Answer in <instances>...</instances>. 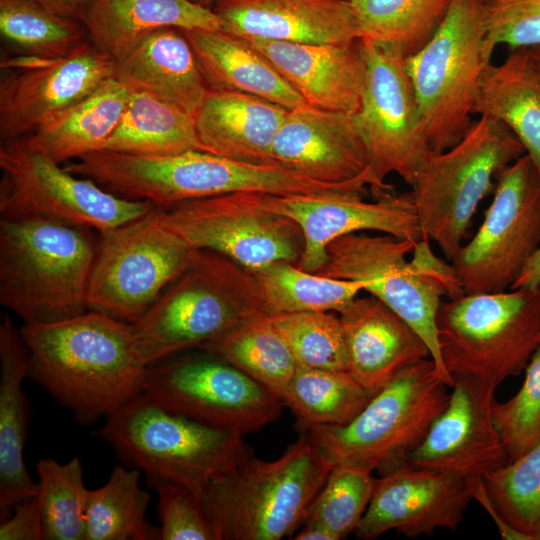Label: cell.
<instances>
[{"mask_svg": "<svg viewBox=\"0 0 540 540\" xmlns=\"http://www.w3.org/2000/svg\"><path fill=\"white\" fill-rule=\"evenodd\" d=\"M92 229L42 218L0 220V302L24 324L89 310Z\"/></svg>", "mask_w": 540, "mask_h": 540, "instance_id": "3957f363", "label": "cell"}, {"mask_svg": "<svg viewBox=\"0 0 540 540\" xmlns=\"http://www.w3.org/2000/svg\"><path fill=\"white\" fill-rule=\"evenodd\" d=\"M304 527L295 536V540H337L325 527L316 523H303Z\"/></svg>", "mask_w": 540, "mask_h": 540, "instance_id": "816d5d0a", "label": "cell"}, {"mask_svg": "<svg viewBox=\"0 0 540 540\" xmlns=\"http://www.w3.org/2000/svg\"><path fill=\"white\" fill-rule=\"evenodd\" d=\"M436 326L451 376L498 386L525 370L540 346V286L442 300Z\"/></svg>", "mask_w": 540, "mask_h": 540, "instance_id": "30bf717a", "label": "cell"}, {"mask_svg": "<svg viewBox=\"0 0 540 540\" xmlns=\"http://www.w3.org/2000/svg\"><path fill=\"white\" fill-rule=\"evenodd\" d=\"M182 32L193 48L209 88L247 93L288 110L308 106L276 67L245 38L224 31Z\"/></svg>", "mask_w": 540, "mask_h": 540, "instance_id": "f546056e", "label": "cell"}, {"mask_svg": "<svg viewBox=\"0 0 540 540\" xmlns=\"http://www.w3.org/2000/svg\"><path fill=\"white\" fill-rule=\"evenodd\" d=\"M80 21L88 39L114 61L162 28L223 31L213 9L191 0H89Z\"/></svg>", "mask_w": 540, "mask_h": 540, "instance_id": "f1b7e54d", "label": "cell"}, {"mask_svg": "<svg viewBox=\"0 0 540 540\" xmlns=\"http://www.w3.org/2000/svg\"><path fill=\"white\" fill-rule=\"evenodd\" d=\"M162 208L100 233L89 310L134 324L190 265L197 249L166 227Z\"/></svg>", "mask_w": 540, "mask_h": 540, "instance_id": "7c38bea8", "label": "cell"}, {"mask_svg": "<svg viewBox=\"0 0 540 540\" xmlns=\"http://www.w3.org/2000/svg\"><path fill=\"white\" fill-rule=\"evenodd\" d=\"M347 371L377 393L404 368L430 357L421 336L376 297H356L339 312Z\"/></svg>", "mask_w": 540, "mask_h": 540, "instance_id": "d4e9b609", "label": "cell"}, {"mask_svg": "<svg viewBox=\"0 0 540 540\" xmlns=\"http://www.w3.org/2000/svg\"><path fill=\"white\" fill-rule=\"evenodd\" d=\"M452 378L447 405L405 463L465 479L484 477L509 462L492 417L497 385L473 376Z\"/></svg>", "mask_w": 540, "mask_h": 540, "instance_id": "ffe728a7", "label": "cell"}, {"mask_svg": "<svg viewBox=\"0 0 540 540\" xmlns=\"http://www.w3.org/2000/svg\"><path fill=\"white\" fill-rule=\"evenodd\" d=\"M262 312L252 273L197 249L187 269L132 324L146 366L204 343Z\"/></svg>", "mask_w": 540, "mask_h": 540, "instance_id": "52a82bcc", "label": "cell"}, {"mask_svg": "<svg viewBox=\"0 0 540 540\" xmlns=\"http://www.w3.org/2000/svg\"><path fill=\"white\" fill-rule=\"evenodd\" d=\"M483 481L501 519L528 540H540V441Z\"/></svg>", "mask_w": 540, "mask_h": 540, "instance_id": "60d3db41", "label": "cell"}, {"mask_svg": "<svg viewBox=\"0 0 540 540\" xmlns=\"http://www.w3.org/2000/svg\"><path fill=\"white\" fill-rule=\"evenodd\" d=\"M287 112L254 95L209 88L194 116L202 151L248 164H274L273 143Z\"/></svg>", "mask_w": 540, "mask_h": 540, "instance_id": "484cf974", "label": "cell"}, {"mask_svg": "<svg viewBox=\"0 0 540 540\" xmlns=\"http://www.w3.org/2000/svg\"><path fill=\"white\" fill-rule=\"evenodd\" d=\"M375 394L348 371L297 367L282 401L307 429L349 423Z\"/></svg>", "mask_w": 540, "mask_h": 540, "instance_id": "8d00e7d4", "label": "cell"}, {"mask_svg": "<svg viewBox=\"0 0 540 540\" xmlns=\"http://www.w3.org/2000/svg\"><path fill=\"white\" fill-rule=\"evenodd\" d=\"M332 464L307 434L276 460L249 454L205 489L201 503L215 540H280L303 523Z\"/></svg>", "mask_w": 540, "mask_h": 540, "instance_id": "277c9868", "label": "cell"}, {"mask_svg": "<svg viewBox=\"0 0 540 540\" xmlns=\"http://www.w3.org/2000/svg\"><path fill=\"white\" fill-rule=\"evenodd\" d=\"M65 169L119 196L146 200L162 209L236 192L290 196L341 190L278 163L254 165L199 150L147 156L102 149L79 157Z\"/></svg>", "mask_w": 540, "mask_h": 540, "instance_id": "7a4b0ae2", "label": "cell"}, {"mask_svg": "<svg viewBox=\"0 0 540 540\" xmlns=\"http://www.w3.org/2000/svg\"><path fill=\"white\" fill-rule=\"evenodd\" d=\"M279 165L317 182L365 193L374 185L354 114L304 106L288 110L273 143Z\"/></svg>", "mask_w": 540, "mask_h": 540, "instance_id": "7402d4cb", "label": "cell"}, {"mask_svg": "<svg viewBox=\"0 0 540 540\" xmlns=\"http://www.w3.org/2000/svg\"><path fill=\"white\" fill-rule=\"evenodd\" d=\"M484 5L487 58L499 45L511 50L540 46V0H484Z\"/></svg>", "mask_w": 540, "mask_h": 540, "instance_id": "f6af8a7d", "label": "cell"}, {"mask_svg": "<svg viewBox=\"0 0 540 540\" xmlns=\"http://www.w3.org/2000/svg\"><path fill=\"white\" fill-rule=\"evenodd\" d=\"M467 479L403 463L376 479L371 501L354 534L374 540L390 530L405 537L455 531L472 500Z\"/></svg>", "mask_w": 540, "mask_h": 540, "instance_id": "44dd1931", "label": "cell"}, {"mask_svg": "<svg viewBox=\"0 0 540 540\" xmlns=\"http://www.w3.org/2000/svg\"><path fill=\"white\" fill-rule=\"evenodd\" d=\"M158 495L159 540H215L201 500L176 483L148 480Z\"/></svg>", "mask_w": 540, "mask_h": 540, "instance_id": "bcb514c9", "label": "cell"}, {"mask_svg": "<svg viewBox=\"0 0 540 540\" xmlns=\"http://www.w3.org/2000/svg\"><path fill=\"white\" fill-rule=\"evenodd\" d=\"M484 0H451L447 15L417 53L406 58L432 151L458 143L472 124L484 52Z\"/></svg>", "mask_w": 540, "mask_h": 540, "instance_id": "8fae6325", "label": "cell"}, {"mask_svg": "<svg viewBox=\"0 0 540 540\" xmlns=\"http://www.w3.org/2000/svg\"><path fill=\"white\" fill-rule=\"evenodd\" d=\"M130 93L112 77L20 140L59 164L102 150L122 118Z\"/></svg>", "mask_w": 540, "mask_h": 540, "instance_id": "4dcf8cb0", "label": "cell"}, {"mask_svg": "<svg viewBox=\"0 0 540 540\" xmlns=\"http://www.w3.org/2000/svg\"><path fill=\"white\" fill-rule=\"evenodd\" d=\"M49 10L80 21L89 0H34Z\"/></svg>", "mask_w": 540, "mask_h": 540, "instance_id": "f907efd6", "label": "cell"}, {"mask_svg": "<svg viewBox=\"0 0 540 540\" xmlns=\"http://www.w3.org/2000/svg\"><path fill=\"white\" fill-rule=\"evenodd\" d=\"M363 466L332 465L326 481L306 510L303 523H316L337 540L354 533L373 496L376 479Z\"/></svg>", "mask_w": 540, "mask_h": 540, "instance_id": "b9f144b4", "label": "cell"}, {"mask_svg": "<svg viewBox=\"0 0 540 540\" xmlns=\"http://www.w3.org/2000/svg\"><path fill=\"white\" fill-rule=\"evenodd\" d=\"M268 316L289 347L297 367L347 371L339 315L308 311Z\"/></svg>", "mask_w": 540, "mask_h": 540, "instance_id": "7bdbcfd3", "label": "cell"}, {"mask_svg": "<svg viewBox=\"0 0 540 540\" xmlns=\"http://www.w3.org/2000/svg\"><path fill=\"white\" fill-rule=\"evenodd\" d=\"M94 435L147 480L176 483L200 500L212 480L250 454L242 435L170 412L144 392L106 416Z\"/></svg>", "mask_w": 540, "mask_h": 540, "instance_id": "8992f818", "label": "cell"}, {"mask_svg": "<svg viewBox=\"0 0 540 540\" xmlns=\"http://www.w3.org/2000/svg\"><path fill=\"white\" fill-rule=\"evenodd\" d=\"M525 153L507 126L488 117L473 121L454 146L431 151L411 184L424 237L452 261L477 206L494 193L498 174Z\"/></svg>", "mask_w": 540, "mask_h": 540, "instance_id": "ba28073f", "label": "cell"}, {"mask_svg": "<svg viewBox=\"0 0 540 540\" xmlns=\"http://www.w3.org/2000/svg\"><path fill=\"white\" fill-rule=\"evenodd\" d=\"M528 49H529L532 61L534 63V66L540 76V46L531 47Z\"/></svg>", "mask_w": 540, "mask_h": 540, "instance_id": "f5cc1de1", "label": "cell"}, {"mask_svg": "<svg viewBox=\"0 0 540 540\" xmlns=\"http://www.w3.org/2000/svg\"><path fill=\"white\" fill-rule=\"evenodd\" d=\"M28 377L81 425L106 417L144 391L147 366L132 324L87 312L61 321L23 324Z\"/></svg>", "mask_w": 540, "mask_h": 540, "instance_id": "6da1fadb", "label": "cell"}, {"mask_svg": "<svg viewBox=\"0 0 540 540\" xmlns=\"http://www.w3.org/2000/svg\"><path fill=\"white\" fill-rule=\"evenodd\" d=\"M540 286V246L529 261L524 266L519 277L511 287L517 288H534Z\"/></svg>", "mask_w": 540, "mask_h": 540, "instance_id": "681fc988", "label": "cell"}, {"mask_svg": "<svg viewBox=\"0 0 540 540\" xmlns=\"http://www.w3.org/2000/svg\"><path fill=\"white\" fill-rule=\"evenodd\" d=\"M360 39L392 46L409 57L431 39L451 0H352Z\"/></svg>", "mask_w": 540, "mask_h": 540, "instance_id": "74e56055", "label": "cell"}, {"mask_svg": "<svg viewBox=\"0 0 540 540\" xmlns=\"http://www.w3.org/2000/svg\"><path fill=\"white\" fill-rule=\"evenodd\" d=\"M317 273L363 281L364 291L421 336L439 377L448 387L453 386L441 358L436 317L443 297L453 299L465 292L454 265L435 256L428 239L414 244L388 234H347L327 246L326 263Z\"/></svg>", "mask_w": 540, "mask_h": 540, "instance_id": "5b68a950", "label": "cell"}, {"mask_svg": "<svg viewBox=\"0 0 540 540\" xmlns=\"http://www.w3.org/2000/svg\"><path fill=\"white\" fill-rule=\"evenodd\" d=\"M467 483L472 498L478 501L482 507L489 513L494 521L499 534L504 540H528L522 533L518 532L510 525L505 523L499 516L497 510L493 507L490 498L486 492L483 477H472L467 479Z\"/></svg>", "mask_w": 540, "mask_h": 540, "instance_id": "c3c4849f", "label": "cell"}, {"mask_svg": "<svg viewBox=\"0 0 540 540\" xmlns=\"http://www.w3.org/2000/svg\"><path fill=\"white\" fill-rule=\"evenodd\" d=\"M114 77L134 92L177 105L195 116L209 86L182 30H156L115 61Z\"/></svg>", "mask_w": 540, "mask_h": 540, "instance_id": "83f0119b", "label": "cell"}, {"mask_svg": "<svg viewBox=\"0 0 540 540\" xmlns=\"http://www.w3.org/2000/svg\"><path fill=\"white\" fill-rule=\"evenodd\" d=\"M150 502L140 471L115 466L102 486L89 489L86 540H159V527L147 519Z\"/></svg>", "mask_w": 540, "mask_h": 540, "instance_id": "d590c367", "label": "cell"}, {"mask_svg": "<svg viewBox=\"0 0 540 540\" xmlns=\"http://www.w3.org/2000/svg\"><path fill=\"white\" fill-rule=\"evenodd\" d=\"M472 112L507 126L540 168V76L528 48L486 66Z\"/></svg>", "mask_w": 540, "mask_h": 540, "instance_id": "1f68e13d", "label": "cell"}, {"mask_svg": "<svg viewBox=\"0 0 540 540\" xmlns=\"http://www.w3.org/2000/svg\"><path fill=\"white\" fill-rule=\"evenodd\" d=\"M540 246V168L525 153L502 170L484 220L452 259L466 294L511 288Z\"/></svg>", "mask_w": 540, "mask_h": 540, "instance_id": "9a60e30c", "label": "cell"}, {"mask_svg": "<svg viewBox=\"0 0 540 540\" xmlns=\"http://www.w3.org/2000/svg\"><path fill=\"white\" fill-rule=\"evenodd\" d=\"M0 169L1 218H42L104 233L157 207L75 175L20 139L1 141Z\"/></svg>", "mask_w": 540, "mask_h": 540, "instance_id": "4fadbf2b", "label": "cell"}, {"mask_svg": "<svg viewBox=\"0 0 540 540\" xmlns=\"http://www.w3.org/2000/svg\"><path fill=\"white\" fill-rule=\"evenodd\" d=\"M367 72L361 104L354 118L366 143L377 197L392 190L385 183L395 173L411 186L432 151L416 93L398 49L360 39Z\"/></svg>", "mask_w": 540, "mask_h": 540, "instance_id": "e0dca14e", "label": "cell"}, {"mask_svg": "<svg viewBox=\"0 0 540 540\" xmlns=\"http://www.w3.org/2000/svg\"><path fill=\"white\" fill-rule=\"evenodd\" d=\"M147 366L144 393L164 409L240 435L274 422L283 401L243 371L205 350Z\"/></svg>", "mask_w": 540, "mask_h": 540, "instance_id": "5bb4252c", "label": "cell"}, {"mask_svg": "<svg viewBox=\"0 0 540 540\" xmlns=\"http://www.w3.org/2000/svg\"><path fill=\"white\" fill-rule=\"evenodd\" d=\"M0 540H45L36 496L19 503L13 514L1 521Z\"/></svg>", "mask_w": 540, "mask_h": 540, "instance_id": "7dc6e473", "label": "cell"}, {"mask_svg": "<svg viewBox=\"0 0 540 540\" xmlns=\"http://www.w3.org/2000/svg\"><path fill=\"white\" fill-rule=\"evenodd\" d=\"M103 149L147 156L202 151L193 115L173 103L134 91Z\"/></svg>", "mask_w": 540, "mask_h": 540, "instance_id": "d6a6232c", "label": "cell"}, {"mask_svg": "<svg viewBox=\"0 0 540 540\" xmlns=\"http://www.w3.org/2000/svg\"><path fill=\"white\" fill-rule=\"evenodd\" d=\"M492 417L509 462L540 441V346L525 369L521 389L506 402L494 400Z\"/></svg>", "mask_w": 540, "mask_h": 540, "instance_id": "ee69618b", "label": "cell"}, {"mask_svg": "<svg viewBox=\"0 0 540 540\" xmlns=\"http://www.w3.org/2000/svg\"><path fill=\"white\" fill-rule=\"evenodd\" d=\"M359 191H333L312 195L265 194L273 211L300 227L304 247L297 266L317 273L327 260V246L335 239L360 231H379L418 243L426 239L420 228L411 192L387 191L372 201Z\"/></svg>", "mask_w": 540, "mask_h": 540, "instance_id": "d6986e66", "label": "cell"}, {"mask_svg": "<svg viewBox=\"0 0 540 540\" xmlns=\"http://www.w3.org/2000/svg\"><path fill=\"white\" fill-rule=\"evenodd\" d=\"M0 32L22 55L41 59L66 56L87 40L81 21L34 0H0Z\"/></svg>", "mask_w": 540, "mask_h": 540, "instance_id": "f35d334b", "label": "cell"}, {"mask_svg": "<svg viewBox=\"0 0 540 540\" xmlns=\"http://www.w3.org/2000/svg\"><path fill=\"white\" fill-rule=\"evenodd\" d=\"M163 224L195 249L221 254L248 271L278 261L297 265L303 247L298 224L270 209L265 193L236 192L162 209Z\"/></svg>", "mask_w": 540, "mask_h": 540, "instance_id": "2e32d148", "label": "cell"}, {"mask_svg": "<svg viewBox=\"0 0 540 540\" xmlns=\"http://www.w3.org/2000/svg\"><path fill=\"white\" fill-rule=\"evenodd\" d=\"M213 10L224 32L246 39L305 44L360 39L349 0H220Z\"/></svg>", "mask_w": 540, "mask_h": 540, "instance_id": "603a6c76", "label": "cell"}, {"mask_svg": "<svg viewBox=\"0 0 540 540\" xmlns=\"http://www.w3.org/2000/svg\"><path fill=\"white\" fill-rule=\"evenodd\" d=\"M4 66L15 70L0 82L1 141L34 132L115 75L114 59L89 39L60 58L21 55Z\"/></svg>", "mask_w": 540, "mask_h": 540, "instance_id": "ac0fdd59", "label": "cell"}, {"mask_svg": "<svg viewBox=\"0 0 540 540\" xmlns=\"http://www.w3.org/2000/svg\"><path fill=\"white\" fill-rule=\"evenodd\" d=\"M199 348L237 367L281 399L297 369L289 347L263 312Z\"/></svg>", "mask_w": 540, "mask_h": 540, "instance_id": "836d02e7", "label": "cell"}, {"mask_svg": "<svg viewBox=\"0 0 540 540\" xmlns=\"http://www.w3.org/2000/svg\"><path fill=\"white\" fill-rule=\"evenodd\" d=\"M255 279L262 312H341L361 291L359 280L336 279L308 272L287 261L250 271Z\"/></svg>", "mask_w": 540, "mask_h": 540, "instance_id": "e575fe53", "label": "cell"}, {"mask_svg": "<svg viewBox=\"0 0 540 540\" xmlns=\"http://www.w3.org/2000/svg\"><path fill=\"white\" fill-rule=\"evenodd\" d=\"M191 1H193V2H195L197 4L209 7V5L216 4L220 0H191Z\"/></svg>", "mask_w": 540, "mask_h": 540, "instance_id": "db71d44e", "label": "cell"}, {"mask_svg": "<svg viewBox=\"0 0 540 540\" xmlns=\"http://www.w3.org/2000/svg\"><path fill=\"white\" fill-rule=\"evenodd\" d=\"M37 495L45 540H86V507L89 489L85 486L79 457L65 463L52 458L36 464Z\"/></svg>", "mask_w": 540, "mask_h": 540, "instance_id": "ab89813d", "label": "cell"}, {"mask_svg": "<svg viewBox=\"0 0 540 540\" xmlns=\"http://www.w3.org/2000/svg\"><path fill=\"white\" fill-rule=\"evenodd\" d=\"M448 386L432 358L401 370L363 410L341 426H311L308 435L332 464L363 466L381 475L405 463L448 403Z\"/></svg>", "mask_w": 540, "mask_h": 540, "instance_id": "9c48e42d", "label": "cell"}, {"mask_svg": "<svg viewBox=\"0 0 540 540\" xmlns=\"http://www.w3.org/2000/svg\"><path fill=\"white\" fill-rule=\"evenodd\" d=\"M246 40L276 67L309 106L351 114L358 111L367 72L360 39L330 44Z\"/></svg>", "mask_w": 540, "mask_h": 540, "instance_id": "cb8c5ba5", "label": "cell"}, {"mask_svg": "<svg viewBox=\"0 0 540 540\" xmlns=\"http://www.w3.org/2000/svg\"><path fill=\"white\" fill-rule=\"evenodd\" d=\"M30 357L9 315L0 324V516L6 519L21 502L37 495V482L25 466L28 404L23 381Z\"/></svg>", "mask_w": 540, "mask_h": 540, "instance_id": "4316f807", "label": "cell"}, {"mask_svg": "<svg viewBox=\"0 0 540 540\" xmlns=\"http://www.w3.org/2000/svg\"><path fill=\"white\" fill-rule=\"evenodd\" d=\"M349 1H352V0H349Z\"/></svg>", "mask_w": 540, "mask_h": 540, "instance_id": "11a10c76", "label": "cell"}]
</instances>
